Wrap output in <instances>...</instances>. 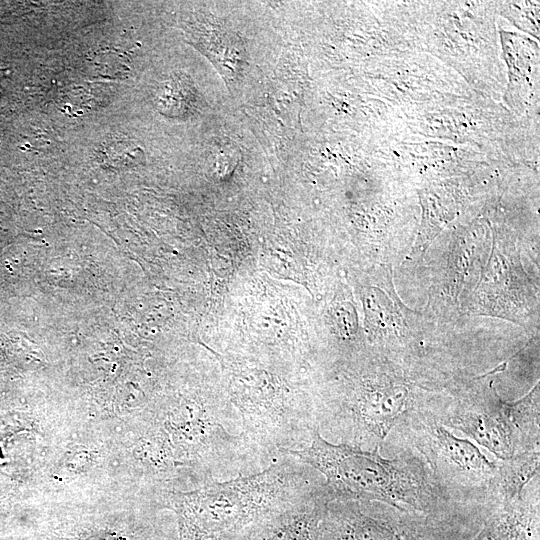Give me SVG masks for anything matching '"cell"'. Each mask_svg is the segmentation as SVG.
Returning a JSON list of instances; mask_svg holds the SVG:
<instances>
[{
	"label": "cell",
	"mask_w": 540,
	"mask_h": 540,
	"mask_svg": "<svg viewBox=\"0 0 540 540\" xmlns=\"http://www.w3.org/2000/svg\"><path fill=\"white\" fill-rule=\"evenodd\" d=\"M293 459L282 456L259 472L212 481L183 496L181 540H234L260 518L317 489L321 484Z\"/></svg>",
	"instance_id": "6da1fadb"
},
{
	"label": "cell",
	"mask_w": 540,
	"mask_h": 540,
	"mask_svg": "<svg viewBox=\"0 0 540 540\" xmlns=\"http://www.w3.org/2000/svg\"><path fill=\"white\" fill-rule=\"evenodd\" d=\"M225 395L246 439L270 458L304 447L317 427L312 403L282 375L262 365L230 364Z\"/></svg>",
	"instance_id": "7a4b0ae2"
},
{
	"label": "cell",
	"mask_w": 540,
	"mask_h": 540,
	"mask_svg": "<svg viewBox=\"0 0 540 540\" xmlns=\"http://www.w3.org/2000/svg\"><path fill=\"white\" fill-rule=\"evenodd\" d=\"M285 456L307 464L325 478L329 499L380 501L400 510H423V484L414 470L401 460L383 458L378 446L371 451L327 441L313 428L308 443Z\"/></svg>",
	"instance_id": "3957f363"
},
{
	"label": "cell",
	"mask_w": 540,
	"mask_h": 540,
	"mask_svg": "<svg viewBox=\"0 0 540 540\" xmlns=\"http://www.w3.org/2000/svg\"><path fill=\"white\" fill-rule=\"evenodd\" d=\"M328 502L321 484L252 523L234 540H319Z\"/></svg>",
	"instance_id": "277c9868"
},
{
	"label": "cell",
	"mask_w": 540,
	"mask_h": 540,
	"mask_svg": "<svg viewBox=\"0 0 540 540\" xmlns=\"http://www.w3.org/2000/svg\"><path fill=\"white\" fill-rule=\"evenodd\" d=\"M319 540H401L382 520L367 514L356 501H329Z\"/></svg>",
	"instance_id": "5b68a950"
},
{
	"label": "cell",
	"mask_w": 540,
	"mask_h": 540,
	"mask_svg": "<svg viewBox=\"0 0 540 540\" xmlns=\"http://www.w3.org/2000/svg\"><path fill=\"white\" fill-rule=\"evenodd\" d=\"M447 424L463 431L499 459L506 460L515 455L518 433L510 423L502 401L495 410L456 413Z\"/></svg>",
	"instance_id": "8992f818"
},
{
	"label": "cell",
	"mask_w": 540,
	"mask_h": 540,
	"mask_svg": "<svg viewBox=\"0 0 540 540\" xmlns=\"http://www.w3.org/2000/svg\"><path fill=\"white\" fill-rule=\"evenodd\" d=\"M428 444L437 458L464 478L480 481L490 479L497 466L489 461L470 440L459 438L442 425L428 427Z\"/></svg>",
	"instance_id": "52a82bcc"
},
{
	"label": "cell",
	"mask_w": 540,
	"mask_h": 540,
	"mask_svg": "<svg viewBox=\"0 0 540 540\" xmlns=\"http://www.w3.org/2000/svg\"><path fill=\"white\" fill-rule=\"evenodd\" d=\"M520 503H506L472 540H538V515Z\"/></svg>",
	"instance_id": "ba28073f"
},
{
	"label": "cell",
	"mask_w": 540,
	"mask_h": 540,
	"mask_svg": "<svg viewBox=\"0 0 540 540\" xmlns=\"http://www.w3.org/2000/svg\"><path fill=\"white\" fill-rule=\"evenodd\" d=\"M498 482L506 503L521 500L525 485L539 472V452L526 451L503 460Z\"/></svg>",
	"instance_id": "9c48e42d"
}]
</instances>
